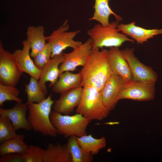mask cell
I'll return each mask as SVG.
<instances>
[{
	"label": "cell",
	"instance_id": "cell-9",
	"mask_svg": "<svg viewBox=\"0 0 162 162\" xmlns=\"http://www.w3.org/2000/svg\"><path fill=\"white\" fill-rule=\"evenodd\" d=\"M92 44L89 38L69 53H64V59L59 66L60 75L66 71H73L78 66L83 67L89 57Z\"/></svg>",
	"mask_w": 162,
	"mask_h": 162
},
{
	"label": "cell",
	"instance_id": "cell-23",
	"mask_svg": "<svg viewBox=\"0 0 162 162\" xmlns=\"http://www.w3.org/2000/svg\"><path fill=\"white\" fill-rule=\"evenodd\" d=\"M24 137L23 134H17L16 137L1 143L0 156L12 153L24 154L28 147L24 142Z\"/></svg>",
	"mask_w": 162,
	"mask_h": 162
},
{
	"label": "cell",
	"instance_id": "cell-7",
	"mask_svg": "<svg viewBox=\"0 0 162 162\" xmlns=\"http://www.w3.org/2000/svg\"><path fill=\"white\" fill-rule=\"evenodd\" d=\"M156 82L135 81H124L118 93L117 100L128 99L137 101H148L155 96Z\"/></svg>",
	"mask_w": 162,
	"mask_h": 162
},
{
	"label": "cell",
	"instance_id": "cell-29",
	"mask_svg": "<svg viewBox=\"0 0 162 162\" xmlns=\"http://www.w3.org/2000/svg\"><path fill=\"white\" fill-rule=\"evenodd\" d=\"M52 53L50 44L47 43L46 46L34 58L35 65L41 69L50 60Z\"/></svg>",
	"mask_w": 162,
	"mask_h": 162
},
{
	"label": "cell",
	"instance_id": "cell-14",
	"mask_svg": "<svg viewBox=\"0 0 162 162\" xmlns=\"http://www.w3.org/2000/svg\"><path fill=\"white\" fill-rule=\"evenodd\" d=\"M108 62L113 73L120 76L126 82L133 80L128 64L118 47L107 50Z\"/></svg>",
	"mask_w": 162,
	"mask_h": 162
},
{
	"label": "cell",
	"instance_id": "cell-20",
	"mask_svg": "<svg viewBox=\"0 0 162 162\" xmlns=\"http://www.w3.org/2000/svg\"><path fill=\"white\" fill-rule=\"evenodd\" d=\"M44 162H71V156L67 143H49L45 149Z\"/></svg>",
	"mask_w": 162,
	"mask_h": 162
},
{
	"label": "cell",
	"instance_id": "cell-5",
	"mask_svg": "<svg viewBox=\"0 0 162 162\" xmlns=\"http://www.w3.org/2000/svg\"><path fill=\"white\" fill-rule=\"evenodd\" d=\"M50 119L57 134L63 135L65 138L72 136L80 137L87 134L86 129L92 121L80 114L69 116L54 110L51 112Z\"/></svg>",
	"mask_w": 162,
	"mask_h": 162
},
{
	"label": "cell",
	"instance_id": "cell-6",
	"mask_svg": "<svg viewBox=\"0 0 162 162\" xmlns=\"http://www.w3.org/2000/svg\"><path fill=\"white\" fill-rule=\"evenodd\" d=\"M66 20L59 28L54 30L49 35L46 36V40L50 45L52 53L51 58L59 55L68 47L76 49L82 43L74 40L76 35L80 32L79 30L68 31L69 26Z\"/></svg>",
	"mask_w": 162,
	"mask_h": 162
},
{
	"label": "cell",
	"instance_id": "cell-16",
	"mask_svg": "<svg viewBox=\"0 0 162 162\" xmlns=\"http://www.w3.org/2000/svg\"><path fill=\"white\" fill-rule=\"evenodd\" d=\"M118 30L135 40L137 44H142L155 36L162 34V28L147 29L136 25L134 22L128 24H119Z\"/></svg>",
	"mask_w": 162,
	"mask_h": 162
},
{
	"label": "cell",
	"instance_id": "cell-17",
	"mask_svg": "<svg viewBox=\"0 0 162 162\" xmlns=\"http://www.w3.org/2000/svg\"><path fill=\"white\" fill-rule=\"evenodd\" d=\"M22 44V49H16L13 54L23 72L39 80L41 70L35 65L31 58L29 44L26 40H24Z\"/></svg>",
	"mask_w": 162,
	"mask_h": 162
},
{
	"label": "cell",
	"instance_id": "cell-27",
	"mask_svg": "<svg viewBox=\"0 0 162 162\" xmlns=\"http://www.w3.org/2000/svg\"><path fill=\"white\" fill-rule=\"evenodd\" d=\"M20 92L15 86H8L0 83V106H2L7 101H14L22 102V99L18 96Z\"/></svg>",
	"mask_w": 162,
	"mask_h": 162
},
{
	"label": "cell",
	"instance_id": "cell-24",
	"mask_svg": "<svg viewBox=\"0 0 162 162\" xmlns=\"http://www.w3.org/2000/svg\"><path fill=\"white\" fill-rule=\"evenodd\" d=\"M68 138L67 144L71 156V162L93 161V155L86 153L82 149L78 143L76 136H72Z\"/></svg>",
	"mask_w": 162,
	"mask_h": 162
},
{
	"label": "cell",
	"instance_id": "cell-18",
	"mask_svg": "<svg viewBox=\"0 0 162 162\" xmlns=\"http://www.w3.org/2000/svg\"><path fill=\"white\" fill-rule=\"evenodd\" d=\"M44 28L42 26H29L26 33V40L29 44L31 57L34 58L46 46L47 43L44 35Z\"/></svg>",
	"mask_w": 162,
	"mask_h": 162
},
{
	"label": "cell",
	"instance_id": "cell-8",
	"mask_svg": "<svg viewBox=\"0 0 162 162\" xmlns=\"http://www.w3.org/2000/svg\"><path fill=\"white\" fill-rule=\"evenodd\" d=\"M23 72L13 54L6 50L0 41V83L15 86Z\"/></svg>",
	"mask_w": 162,
	"mask_h": 162
},
{
	"label": "cell",
	"instance_id": "cell-10",
	"mask_svg": "<svg viewBox=\"0 0 162 162\" xmlns=\"http://www.w3.org/2000/svg\"><path fill=\"white\" fill-rule=\"evenodd\" d=\"M130 68L133 80L156 82L158 75L152 69L140 62L135 56L134 49L126 48L121 50Z\"/></svg>",
	"mask_w": 162,
	"mask_h": 162
},
{
	"label": "cell",
	"instance_id": "cell-13",
	"mask_svg": "<svg viewBox=\"0 0 162 162\" xmlns=\"http://www.w3.org/2000/svg\"><path fill=\"white\" fill-rule=\"evenodd\" d=\"M124 81L119 76L113 73L100 91L103 102L110 111L115 108L120 88Z\"/></svg>",
	"mask_w": 162,
	"mask_h": 162
},
{
	"label": "cell",
	"instance_id": "cell-3",
	"mask_svg": "<svg viewBox=\"0 0 162 162\" xmlns=\"http://www.w3.org/2000/svg\"><path fill=\"white\" fill-rule=\"evenodd\" d=\"M119 24L116 21L110 22L106 26L97 24L88 30L87 33L92 41V47H118L125 42L134 43V40L118 30Z\"/></svg>",
	"mask_w": 162,
	"mask_h": 162
},
{
	"label": "cell",
	"instance_id": "cell-22",
	"mask_svg": "<svg viewBox=\"0 0 162 162\" xmlns=\"http://www.w3.org/2000/svg\"><path fill=\"white\" fill-rule=\"evenodd\" d=\"M76 137L82 149L86 153L92 155L98 154L100 150L105 148L106 145V140L104 137L95 138L90 134Z\"/></svg>",
	"mask_w": 162,
	"mask_h": 162
},
{
	"label": "cell",
	"instance_id": "cell-11",
	"mask_svg": "<svg viewBox=\"0 0 162 162\" xmlns=\"http://www.w3.org/2000/svg\"><path fill=\"white\" fill-rule=\"evenodd\" d=\"M83 89V87L80 86L61 93L53 104L54 111L64 115L72 112L80 101Z\"/></svg>",
	"mask_w": 162,
	"mask_h": 162
},
{
	"label": "cell",
	"instance_id": "cell-15",
	"mask_svg": "<svg viewBox=\"0 0 162 162\" xmlns=\"http://www.w3.org/2000/svg\"><path fill=\"white\" fill-rule=\"evenodd\" d=\"M28 109V104L26 103L17 102L10 109L0 108V115L8 118L16 130L22 129L30 131L32 128L26 117Z\"/></svg>",
	"mask_w": 162,
	"mask_h": 162
},
{
	"label": "cell",
	"instance_id": "cell-19",
	"mask_svg": "<svg viewBox=\"0 0 162 162\" xmlns=\"http://www.w3.org/2000/svg\"><path fill=\"white\" fill-rule=\"evenodd\" d=\"M110 0H95L93 6L94 9V14L89 21H96L103 26H108L110 23V16L113 15L116 21L119 22L122 20V18L116 14L110 7L109 2Z\"/></svg>",
	"mask_w": 162,
	"mask_h": 162
},
{
	"label": "cell",
	"instance_id": "cell-25",
	"mask_svg": "<svg viewBox=\"0 0 162 162\" xmlns=\"http://www.w3.org/2000/svg\"><path fill=\"white\" fill-rule=\"evenodd\" d=\"M25 92L27 96V104L39 103L46 99L38 80L33 77H31L29 83L25 85Z\"/></svg>",
	"mask_w": 162,
	"mask_h": 162
},
{
	"label": "cell",
	"instance_id": "cell-4",
	"mask_svg": "<svg viewBox=\"0 0 162 162\" xmlns=\"http://www.w3.org/2000/svg\"><path fill=\"white\" fill-rule=\"evenodd\" d=\"M83 88L82 98L76 110V113L92 120L101 121L106 118L110 111L104 104L100 92L90 86Z\"/></svg>",
	"mask_w": 162,
	"mask_h": 162
},
{
	"label": "cell",
	"instance_id": "cell-1",
	"mask_svg": "<svg viewBox=\"0 0 162 162\" xmlns=\"http://www.w3.org/2000/svg\"><path fill=\"white\" fill-rule=\"evenodd\" d=\"M107 50L92 47L89 57L80 72L82 87L91 86L100 92L102 89L113 73L108 62Z\"/></svg>",
	"mask_w": 162,
	"mask_h": 162
},
{
	"label": "cell",
	"instance_id": "cell-26",
	"mask_svg": "<svg viewBox=\"0 0 162 162\" xmlns=\"http://www.w3.org/2000/svg\"><path fill=\"white\" fill-rule=\"evenodd\" d=\"M10 119L4 115H0V142L16 137L17 134Z\"/></svg>",
	"mask_w": 162,
	"mask_h": 162
},
{
	"label": "cell",
	"instance_id": "cell-30",
	"mask_svg": "<svg viewBox=\"0 0 162 162\" xmlns=\"http://www.w3.org/2000/svg\"><path fill=\"white\" fill-rule=\"evenodd\" d=\"M0 162H24L22 154L12 153L1 156Z\"/></svg>",
	"mask_w": 162,
	"mask_h": 162
},
{
	"label": "cell",
	"instance_id": "cell-28",
	"mask_svg": "<svg viewBox=\"0 0 162 162\" xmlns=\"http://www.w3.org/2000/svg\"><path fill=\"white\" fill-rule=\"evenodd\" d=\"M45 150L36 146H28L26 152L23 154L24 162H44Z\"/></svg>",
	"mask_w": 162,
	"mask_h": 162
},
{
	"label": "cell",
	"instance_id": "cell-2",
	"mask_svg": "<svg viewBox=\"0 0 162 162\" xmlns=\"http://www.w3.org/2000/svg\"><path fill=\"white\" fill-rule=\"evenodd\" d=\"M49 95L42 101L28 104V119L32 129L46 136L56 137L58 134L50 119L52 106L54 102Z\"/></svg>",
	"mask_w": 162,
	"mask_h": 162
},
{
	"label": "cell",
	"instance_id": "cell-12",
	"mask_svg": "<svg viewBox=\"0 0 162 162\" xmlns=\"http://www.w3.org/2000/svg\"><path fill=\"white\" fill-rule=\"evenodd\" d=\"M64 59V53L62 52L51 58L41 69L39 83L45 95L47 93L46 82H50L49 86L51 87L56 82L60 76L59 66Z\"/></svg>",
	"mask_w": 162,
	"mask_h": 162
},
{
	"label": "cell",
	"instance_id": "cell-21",
	"mask_svg": "<svg viewBox=\"0 0 162 162\" xmlns=\"http://www.w3.org/2000/svg\"><path fill=\"white\" fill-rule=\"evenodd\" d=\"M82 79L80 73H73L70 71L62 73L52 87L53 92L61 94L72 88L81 86Z\"/></svg>",
	"mask_w": 162,
	"mask_h": 162
}]
</instances>
